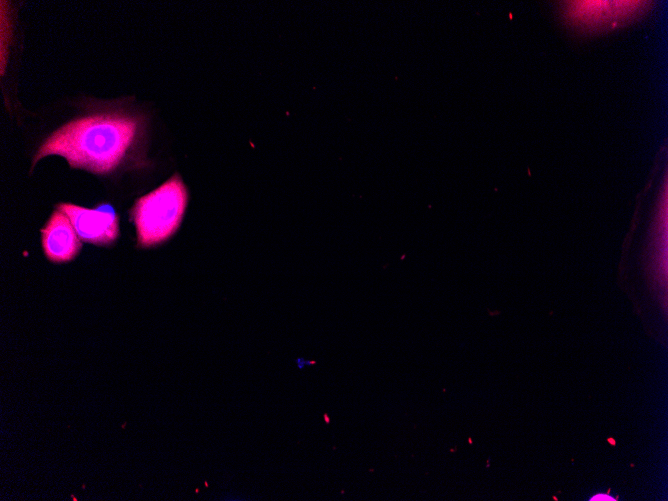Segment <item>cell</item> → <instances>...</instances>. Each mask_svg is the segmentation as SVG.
Instances as JSON below:
<instances>
[{"instance_id": "1", "label": "cell", "mask_w": 668, "mask_h": 501, "mask_svg": "<svg viewBox=\"0 0 668 501\" xmlns=\"http://www.w3.org/2000/svg\"><path fill=\"white\" fill-rule=\"evenodd\" d=\"M148 117L124 108H104L75 117L50 133L33 155L30 171L44 157H63L71 168L96 175L144 167Z\"/></svg>"}, {"instance_id": "2", "label": "cell", "mask_w": 668, "mask_h": 501, "mask_svg": "<svg viewBox=\"0 0 668 501\" xmlns=\"http://www.w3.org/2000/svg\"><path fill=\"white\" fill-rule=\"evenodd\" d=\"M190 194L179 173L138 197L129 210L136 231V247L154 248L168 242L179 230Z\"/></svg>"}, {"instance_id": "3", "label": "cell", "mask_w": 668, "mask_h": 501, "mask_svg": "<svg viewBox=\"0 0 668 501\" xmlns=\"http://www.w3.org/2000/svg\"><path fill=\"white\" fill-rule=\"evenodd\" d=\"M563 15L573 25L585 30L613 28L642 14L649 3L643 1H568Z\"/></svg>"}, {"instance_id": "4", "label": "cell", "mask_w": 668, "mask_h": 501, "mask_svg": "<svg viewBox=\"0 0 668 501\" xmlns=\"http://www.w3.org/2000/svg\"><path fill=\"white\" fill-rule=\"evenodd\" d=\"M55 209L63 211L69 217L82 242L110 246L119 238V216L108 203L91 209L61 202L55 205Z\"/></svg>"}, {"instance_id": "5", "label": "cell", "mask_w": 668, "mask_h": 501, "mask_svg": "<svg viewBox=\"0 0 668 501\" xmlns=\"http://www.w3.org/2000/svg\"><path fill=\"white\" fill-rule=\"evenodd\" d=\"M40 232L43 253L52 263L72 261L82 249V241L63 211L54 209Z\"/></svg>"}, {"instance_id": "6", "label": "cell", "mask_w": 668, "mask_h": 501, "mask_svg": "<svg viewBox=\"0 0 668 501\" xmlns=\"http://www.w3.org/2000/svg\"><path fill=\"white\" fill-rule=\"evenodd\" d=\"M296 364H297V366H298L299 369H303V368H305L306 366H310V365H312V364H315V362H314V361L304 360L303 358H299V359L296 360Z\"/></svg>"}, {"instance_id": "7", "label": "cell", "mask_w": 668, "mask_h": 501, "mask_svg": "<svg viewBox=\"0 0 668 501\" xmlns=\"http://www.w3.org/2000/svg\"><path fill=\"white\" fill-rule=\"evenodd\" d=\"M590 500H610V501H612V500H616V499H614L613 497L608 496L606 494H597V495L593 496Z\"/></svg>"}]
</instances>
